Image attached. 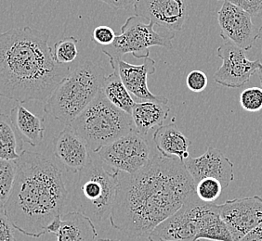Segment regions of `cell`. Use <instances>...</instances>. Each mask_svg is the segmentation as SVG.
<instances>
[{
	"label": "cell",
	"mask_w": 262,
	"mask_h": 241,
	"mask_svg": "<svg viewBox=\"0 0 262 241\" xmlns=\"http://www.w3.org/2000/svg\"><path fill=\"white\" fill-rule=\"evenodd\" d=\"M259 38L261 39V53H262V27L259 28Z\"/></svg>",
	"instance_id": "35"
},
{
	"label": "cell",
	"mask_w": 262,
	"mask_h": 241,
	"mask_svg": "<svg viewBox=\"0 0 262 241\" xmlns=\"http://www.w3.org/2000/svg\"><path fill=\"white\" fill-rule=\"evenodd\" d=\"M184 164L194 185L205 178H214L221 182L223 189H226L234 179L233 163L222 151L212 147H208L199 157L190 156Z\"/></svg>",
	"instance_id": "14"
},
{
	"label": "cell",
	"mask_w": 262,
	"mask_h": 241,
	"mask_svg": "<svg viewBox=\"0 0 262 241\" xmlns=\"http://www.w3.org/2000/svg\"><path fill=\"white\" fill-rule=\"evenodd\" d=\"M24 152V141L10 120V115L0 113V159L17 161Z\"/></svg>",
	"instance_id": "21"
},
{
	"label": "cell",
	"mask_w": 262,
	"mask_h": 241,
	"mask_svg": "<svg viewBox=\"0 0 262 241\" xmlns=\"http://www.w3.org/2000/svg\"><path fill=\"white\" fill-rule=\"evenodd\" d=\"M217 21L222 38L243 51H250L259 38V28L254 25L252 16L230 2L223 1L217 11Z\"/></svg>",
	"instance_id": "11"
},
{
	"label": "cell",
	"mask_w": 262,
	"mask_h": 241,
	"mask_svg": "<svg viewBox=\"0 0 262 241\" xmlns=\"http://www.w3.org/2000/svg\"><path fill=\"white\" fill-rule=\"evenodd\" d=\"M116 34L111 27L105 26H97L91 34V39L102 46H108L114 43Z\"/></svg>",
	"instance_id": "28"
},
{
	"label": "cell",
	"mask_w": 262,
	"mask_h": 241,
	"mask_svg": "<svg viewBox=\"0 0 262 241\" xmlns=\"http://www.w3.org/2000/svg\"><path fill=\"white\" fill-rule=\"evenodd\" d=\"M96 241H121L120 239H116V238H100Z\"/></svg>",
	"instance_id": "34"
},
{
	"label": "cell",
	"mask_w": 262,
	"mask_h": 241,
	"mask_svg": "<svg viewBox=\"0 0 262 241\" xmlns=\"http://www.w3.org/2000/svg\"><path fill=\"white\" fill-rule=\"evenodd\" d=\"M101 91L113 105L131 115L136 102L116 71L114 70L113 74L105 76Z\"/></svg>",
	"instance_id": "22"
},
{
	"label": "cell",
	"mask_w": 262,
	"mask_h": 241,
	"mask_svg": "<svg viewBox=\"0 0 262 241\" xmlns=\"http://www.w3.org/2000/svg\"><path fill=\"white\" fill-rule=\"evenodd\" d=\"M49 40L30 26L0 33V98L20 104L50 98L72 69L56 63Z\"/></svg>",
	"instance_id": "2"
},
{
	"label": "cell",
	"mask_w": 262,
	"mask_h": 241,
	"mask_svg": "<svg viewBox=\"0 0 262 241\" xmlns=\"http://www.w3.org/2000/svg\"><path fill=\"white\" fill-rule=\"evenodd\" d=\"M204 201L192 194L182 208L162 222L148 236L149 241H199L198 220Z\"/></svg>",
	"instance_id": "9"
},
{
	"label": "cell",
	"mask_w": 262,
	"mask_h": 241,
	"mask_svg": "<svg viewBox=\"0 0 262 241\" xmlns=\"http://www.w3.org/2000/svg\"><path fill=\"white\" fill-rule=\"evenodd\" d=\"M3 210L14 229L31 237L47 234L66 206L68 190L62 166L48 153L24 151Z\"/></svg>",
	"instance_id": "3"
},
{
	"label": "cell",
	"mask_w": 262,
	"mask_h": 241,
	"mask_svg": "<svg viewBox=\"0 0 262 241\" xmlns=\"http://www.w3.org/2000/svg\"><path fill=\"white\" fill-rule=\"evenodd\" d=\"M208 79L204 71L193 70L186 77L187 87L194 93H201L207 88Z\"/></svg>",
	"instance_id": "27"
},
{
	"label": "cell",
	"mask_w": 262,
	"mask_h": 241,
	"mask_svg": "<svg viewBox=\"0 0 262 241\" xmlns=\"http://www.w3.org/2000/svg\"><path fill=\"white\" fill-rule=\"evenodd\" d=\"M232 3L247 11L248 14L255 16L262 15V0H223Z\"/></svg>",
	"instance_id": "29"
},
{
	"label": "cell",
	"mask_w": 262,
	"mask_h": 241,
	"mask_svg": "<svg viewBox=\"0 0 262 241\" xmlns=\"http://www.w3.org/2000/svg\"><path fill=\"white\" fill-rule=\"evenodd\" d=\"M239 241H262V223L253 228Z\"/></svg>",
	"instance_id": "32"
},
{
	"label": "cell",
	"mask_w": 262,
	"mask_h": 241,
	"mask_svg": "<svg viewBox=\"0 0 262 241\" xmlns=\"http://www.w3.org/2000/svg\"><path fill=\"white\" fill-rule=\"evenodd\" d=\"M117 173L107 171L93 152L88 164L78 173L76 197L79 211L93 223H101L111 215L118 186Z\"/></svg>",
	"instance_id": "6"
},
{
	"label": "cell",
	"mask_w": 262,
	"mask_h": 241,
	"mask_svg": "<svg viewBox=\"0 0 262 241\" xmlns=\"http://www.w3.org/2000/svg\"><path fill=\"white\" fill-rule=\"evenodd\" d=\"M133 8L135 15L173 32L182 30L189 13L187 0H138Z\"/></svg>",
	"instance_id": "13"
},
{
	"label": "cell",
	"mask_w": 262,
	"mask_h": 241,
	"mask_svg": "<svg viewBox=\"0 0 262 241\" xmlns=\"http://www.w3.org/2000/svg\"><path fill=\"white\" fill-rule=\"evenodd\" d=\"M47 233L57 236V241H96L97 230L90 217L81 211H69L55 218Z\"/></svg>",
	"instance_id": "17"
},
{
	"label": "cell",
	"mask_w": 262,
	"mask_h": 241,
	"mask_svg": "<svg viewBox=\"0 0 262 241\" xmlns=\"http://www.w3.org/2000/svg\"><path fill=\"white\" fill-rule=\"evenodd\" d=\"M257 74H258V76H259V80H260V84H261L262 88V63H260L259 66H258V69H257Z\"/></svg>",
	"instance_id": "33"
},
{
	"label": "cell",
	"mask_w": 262,
	"mask_h": 241,
	"mask_svg": "<svg viewBox=\"0 0 262 241\" xmlns=\"http://www.w3.org/2000/svg\"><path fill=\"white\" fill-rule=\"evenodd\" d=\"M16 161L0 159V208H4L15 180Z\"/></svg>",
	"instance_id": "24"
},
{
	"label": "cell",
	"mask_w": 262,
	"mask_h": 241,
	"mask_svg": "<svg viewBox=\"0 0 262 241\" xmlns=\"http://www.w3.org/2000/svg\"><path fill=\"white\" fill-rule=\"evenodd\" d=\"M155 23L134 15L129 17L121 27L119 35L112 45L103 46L101 51L109 60H123V57L131 53L137 59H144V54L149 53V49L152 46H162L168 50L173 47L172 40L175 37V32L162 29L155 30Z\"/></svg>",
	"instance_id": "7"
},
{
	"label": "cell",
	"mask_w": 262,
	"mask_h": 241,
	"mask_svg": "<svg viewBox=\"0 0 262 241\" xmlns=\"http://www.w3.org/2000/svg\"><path fill=\"white\" fill-rule=\"evenodd\" d=\"M53 156L66 170L78 174L90 161L91 151L71 126H66L53 140Z\"/></svg>",
	"instance_id": "16"
},
{
	"label": "cell",
	"mask_w": 262,
	"mask_h": 241,
	"mask_svg": "<svg viewBox=\"0 0 262 241\" xmlns=\"http://www.w3.org/2000/svg\"><path fill=\"white\" fill-rule=\"evenodd\" d=\"M113 70L118 74L124 86L140 101H166L165 97L154 95L148 88L147 77L156 73V61L150 57L143 59L141 65H133L124 60H109Z\"/></svg>",
	"instance_id": "15"
},
{
	"label": "cell",
	"mask_w": 262,
	"mask_h": 241,
	"mask_svg": "<svg viewBox=\"0 0 262 241\" xmlns=\"http://www.w3.org/2000/svg\"><path fill=\"white\" fill-rule=\"evenodd\" d=\"M70 126L93 153L136 130L131 115L113 105L101 91Z\"/></svg>",
	"instance_id": "5"
},
{
	"label": "cell",
	"mask_w": 262,
	"mask_h": 241,
	"mask_svg": "<svg viewBox=\"0 0 262 241\" xmlns=\"http://www.w3.org/2000/svg\"><path fill=\"white\" fill-rule=\"evenodd\" d=\"M78 40L74 36L66 37L55 43L52 49L53 60L59 65H67L76 60L78 56Z\"/></svg>",
	"instance_id": "23"
},
{
	"label": "cell",
	"mask_w": 262,
	"mask_h": 241,
	"mask_svg": "<svg viewBox=\"0 0 262 241\" xmlns=\"http://www.w3.org/2000/svg\"><path fill=\"white\" fill-rule=\"evenodd\" d=\"M240 104L245 111L257 112L262 110L261 87H249L240 95Z\"/></svg>",
	"instance_id": "26"
},
{
	"label": "cell",
	"mask_w": 262,
	"mask_h": 241,
	"mask_svg": "<svg viewBox=\"0 0 262 241\" xmlns=\"http://www.w3.org/2000/svg\"><path fill=\"white\" fill-rule=\"evenodd\" d=\"M221 217L232 235L239 241L262 223V198L255 195L228 200L221 205Z\"/></svg>",
	"instance_id": "12"
},
{
	"label": "cell",
	"mask_w": 262,
	"mask_h": 241,
	"mask_svg": "<svg viewBox=\"0 0 262 241\" xmlns=\"http://www.w3.org/2000/svg\"><path fill=\"white\" fill-rule=\"evenodd\" d=\"M169 111L168 100L139 101L132 109L131 117L137 132L145 136L151 128L163 126Z\"/></svg>",
	"instance_id": "19"
},
{
	"label": "cell",
	"mask_w": 262,
	"mask_h": 241,
	"mask_svg": "<svg viewBox=\"0 0 262 241\" xmlns=\"http://www.w3.org/2000/svg\"><path fill=\"white\" fill-rule=\"evenodd\" d=\"M104 4L110 6L114 9H129L134 7L138 0H98Z\"/></svg>",
	"instance_id": "31"
},
{
	"label": "cell",
	"mask_w": 262,
	"mask_h": 241,
	"mask_svg": "<svg viewBox=\"0 0 262 241\" xmlns=\"http://www.w3.org/2000/svg\"><path fill=\"white\" fill-rule=\"evenodd\" d=\"M217 56L222 64L214 75V80L230 88H239L247 84L257 73L260 60H248L246 52L230 41L219 46Z\"/></svg>",
	"instance_id": "10"
},
{
	"label": "cell",
	"mask_w": 262,
	"mask_h": 241,
	"mask_svg": "<svg viewBox=\"0 0 262 241\" xmlns=\"http://www.w3.org/2000/svg\"><path fill=\"white\" fill-rule=\"evenodd\" d=\"M97 155L114 171L135 174L150 161V147L145 136L136 130L103 147Z\"/></svg>",
	"instance_id": "8"
},
{
	"label": "cell",
	"mask_w": 262,
	"mask_h": 241,
	"mask_svg": "<svg viewBox=\"0 0 262 241\" xmlns=\"http://www.w3.org/2000/svg\"><path fill=\"white\" fill-rule=\"evenodd\" d=\"M10 118L24 143L32 147L40 145L45 136V120L18 103L10 111Z\"/></svg>",
	"instance_id": "20"
},
{
	"label": "cell",
	"mask_w": 262,
	"mask_h": 241,
	"mask_svg": "<svg viewBox=\"0 0 262 241\" xmlns=\"http://www.w3.org/2000/svg\"><path fill=\"white\" fill-rule=\"evenodd\" d=\"M13 228L5 211L0 208V241H15Z\"/></svg>",
	"instance_id": "30"
},
{
	"label": "cell",
	"mask_w": 262,
	"mask_h": 241,
	"mask_svg": "<svg viewBox=\"0 0 262 241\" xmlns=\"http://www.w3.org/2000/svg\"><path fill=\"white\" fill-rule=\"evenodd\" d=\"M157 150L162 155L175 157L183 161L190 157L189 147L192 142L173 122L169 125L159 126L152 135Z\"/></svg>",
	"instance_id": "18"
},
{
	"label": "cell",
	"mask_w": 262,
	"mask_h": 241,
	"mask_svg": "<svg viewBox=\"0 0 262 241\" xmlns=\"http://www.w3.org/2000/svg\"><path fill=\"white\" fill-rule=\"evenodd\" d=\"M104 78V70L92 61L76 66L46 101L44 111L62 125L70 126L99 95Z\"/></svg>",
	"instance_id": "4"
},
{
	"label": "cell",
	"mask_w": 262,
	"mask_h": 241,
	"mask_svg": "<svg viewBox=\"0 0 262 241\" xmlns=\"http://www.w3.org/2000/svg\"><path fill=\"white\" fill-rule=\"evenodd\" d=\"M223 190L221 182L214 178H205L195 185L197 197L200 201L207 203H214L221 197Z\"/></svg>",
	"instance_id": "25"
},
{
	"label": "cell",
	"mask_w": 262,
	"mask_h": 241,
	"mask_svg": "<svg viewBox=\"0 0 262 241\" xmlns=\"http://www.w3.org/2000/svg\"><path fill=\"white\" fill-rule=\"evenodd\" d=\"M117 179L109 218L115 229L129 237H148L195 193L184 162L159 152L135 174L118 172Z\"/></svg>",
	"instance_id": "1"
}]
</instances>
